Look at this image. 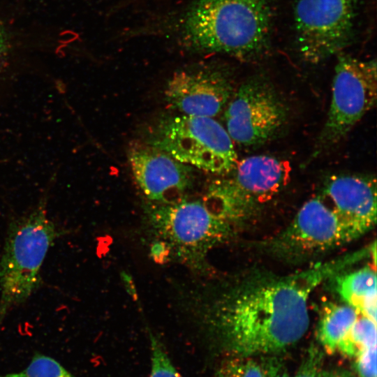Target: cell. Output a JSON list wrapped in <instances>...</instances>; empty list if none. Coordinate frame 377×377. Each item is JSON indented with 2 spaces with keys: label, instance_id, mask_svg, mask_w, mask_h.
I'll use <instances>...</instances> for the list:
<instances>
[{
  "label": "cell",
  "instance_id": "obj_1",
  "mask_svg": "<svg viewBox=\"0 0 377 377\" xmlns=\"http://www.w3.org/2000/svg\"><path fill=\"white\" fill-rule=\"evenodd\" d=\"M367 256L362 249L290 274L253 272L219 289L203 318L233 357L276 355L307 332L313 290Z\"/></svg>",
  "mask_w": 377,
  "mask_h": 377
},
{
  "label": "cell",
  "instance_id": "obj_2",
  "mask_svg": "<svg viewBox=\"0 0 377 377\" xmlns=\"http://www.w3.org/2000/svg\"><path fill=\"white\" fill-rule=\"evenodd\" d=\"M271 25L268 0H199L182 22V38L191 48L237 58L265 47Z\"/></svg>",
  "mask_w": 377,
  "mask_h": 377
},
{
  "label": "cell",
  "instance_id": "obj_3",
  "mask_svg": "<svg viewBox=\"0 0 377 377\" xmlns=\"http://www.w3.org/2000/svg\"><path fill=\"white\" fill-rule=\"evenodd\" d=\"M68 232L47 217L43 201L31 212L10 221L0 258V323L40 287L47 251Z\"/></svg>",
  "mask_w": 377,
  "mask_h": 377
},
{
  "label": "cell",
  "instance_id": "obj_4",
  "mask_svg": "<svg viewBox=\"0 0 377 377\" xmlns=\"http://www.w3.org/2000/svg\"><path fill=\"white\" fill-rule=\"evenodd\" d=\"M288 163L268 155L237 161L226 178L211 184L202 203L216 218L232 226L270 200L288 183Z\"/></svg>",
  "mask_w": 377,
  "mask_h": 377
},
{
  "label": "cell",
  "instance_id": "obj_5",
  "mask_svg": "<svg viewBox=\"0 0 377 377\" xmlns=\"http://www.w3.org/2000/svg\"><path fill=\"white\" fill-rule=\"evenodd\" d=\"M151 144L184 164L219 175L231 172L238 161L232 140L212 117L182 114L165 119Z\"/></svg>",
  "mask_w": 377,
  "mask_h": 377
},
{
  "label": "cell",
  "instance_id": "obj_6",
  "mask_svg": "<svg viewBox=\"0 0 377 377\" xmlns=\"http://www.w3.org/2000/svg\"><path fill=\"white\" fill-rule=\"evenodd\" d=\"M147 214L160 240L168 244L172 253L193 266L202 265L207 253L232 232V225L211 214L200 201L154 204Z\"/></svg>",
  "mask_w": 377,
  "mask_h": 377
},
{
  "label": "cell",
  "instance_id": "obj_7",
  "mask_svg": "<svg viewBox=\"0 0 377 377\" xmlns=\"http://www.w3.org/2000/svg\"><path fill=\"white\" fill-rule=\"evenodd\" d=\"M360 237L319 195L307 200L291 223L268 242L267 247L276 257L300 263Z\"/></svg>",
  "mask_w": 377,
  "mask_h": 377
},
{
  "label": "cell",
  "instance_id": "obj_8",
  "mask_svg": "<svg viewBox=\"0 0 377 377\" xmlns=\"http://www.w3.org/2000/svg\"><path fill=\"white\" fill-rule=\"evenodd\" d=\"M376 98V61L339 57L334 68L329 110L318 138V148H328L340 142L372 109Z\"/></svg>",
  "mask_w": 377,
  "mask_h": 377
},
{
  "label": "cell",
  "instance_id": "obj_9",
  "mask_svg": "<svg viewBox=\"0 0 377 377\" xmlns=\"http://www.w3.org/2000/svg\"><path fill=\"white\" fill-rule=\"evenodd\" d=\"M357 0H298L294 12L302 57L317 64L338 53L351 38Z\"/></svg>",
  "mask_w": 377,
  "mask_h": 377
},
{
  "label": "cell",
  "instance_id": "obj_10",
  "mask_svg": "<svg viewBox=\"0 0 377 377\" xmlns=\"http://www.w3.org/2000/svg\"><path fill=\"white\" fill-rule=\"evenodd\" d=\"M287 115L285 104L271 84L261 78H252L232 94L224 118L232 141L255 147L278 134Z\"/></svg>",
  "mask_w": 377,
  "mask_h": 377
},
{
  "label": "cell",
  "instance_id": "obj_11",
  "mask_svg": "<svg viewBox=\"0 0 377 377\" xmlns=\"http://www.w3.org/2000/svg\"><path fill=\"white\" fill-rule=\"evenodd\" d=\"M128 161L138 186L149 200L169 205L185 200L191 184L187 165L151 145L132 148Z\"/></svg>",
  "mask_w": 377,
  "mask_h": 377
},
{
  "label": "cell",
  "instance_id": "obj_12",
  "mask_svg": "<svg viewBox=\"0 0 377 377\" xmlns=\"http://www.w3.org/2000/svg\"><path fill=\"white\" fill-rule=\"evenodd\" d=\"M233 94L225 75L216 71H182L175 73L165 90L169 105L182 114L212 117L226 105Z\"/></svg>",
  "mask_w": 377,
  "mask_h": 377
},
{
  "label": "cell",
  "instance_id": "obj_13",
  "mask_svg": "<svg viewBox=\"0 0 377 377\" xmlns=\"http://www.w3.org/2000/svg\"><path fill=\"white\" fill-rule=\"evenodd\" d=\"M321 198L360 236L376 223V179L370 175L339 174L325 184Z\"/></svg>",
  "mask_w": 377,
  "mask_h": 377
},
{
  "label": "cell",
  "instance_id": "obj_14",
  "mask_svg": "<svg viewBox=\"0 0 377 377\" xmlns=\"http://www.w3.org/2000/svg\"><path fill=\"white\" fill-rule=\"evenodd\" d=\"M336 290L345 303L360 316L376 323L377 290L376 271L369 265L335 275Z\"/></svg>",
  "mask_w": 377,
  "mask_h": 377
},
{
  "label": "cell",
  "instance_id": "obj_15",
  "mask_svg": "<svg viewBox=\"0 0 377 377\" xmlns=\"http://www.w3.org/2000/svg\"><path fill=\"white\" fill-rule=\"evenodd\" d=\"M359 313L348 304L326 303L321 311L316 337L323 349L332 355L338 350Z\"/></svg>",
  "mask_w": 377,
  "mask_h": 377
},
{
  "label": "cell",
  "instance_id": "obj_16",
  "mask_svg": "<svg viewBox=\"0 0 377 377\" xmlns=\"http://www.w3.org/2000/svg\"><path fill=\"white\" fill-rule=\"evenodd\" d=\"M376 346V323L359 315L342 342L338 353L354 358L361 352Z\"/></svg>",
  "mask_w": 377,
  "mask_h": 377
},
{
  "label": "cell",
  "instance_id": "obj_17",
  "mask_svg": "<svg viewBox=\"0 0 377 377\" xmlns=\"http://www.w3.org/2000/svg\"><path fill=\"white\" fill-rule=\"evenodd\" d=\"M0 377H75L55 359L38 352L32 356L29 365L19 372Z\"/></svg>",
  "mask_w": 377,
  "mask_h": 377
},
{
  "label": "cell",
  "instance_id": "obj_18",
  "mask_svg": "<svg viewBox=\"0 0 377 377\" xmlns=\"http://www.w3.org/2000/svg\"><path fill=\"white\" fill-rule=\"evenodd\" d=\"M217 377H266L263 362L253 357H233L219 369Z\"/></svg>",
  "mask_w": 377,
  "mask_h": 377
},
{
  "label": "cell",
  "instance_id": "obj_19",
  "mask_svg": "<svg viewBox=\"0 0 377 377\" xmlns=\"http://www.w3.org/2000/svg\"><path fill=\"white\" fill-rule=\"evenodd\" d=\"M149 337L151 370L149 377H182L159 340L151 333L149 334Z\"/></svg>",
  "mask_w": 377,
  "mask_h": 377
},
{
  "label": "cell",
  "instance_id": "obj_20",
  "mask_svg": "<svg viewBox=\"0 0 377 377\" xmlns=\"http://www.w3.org/2000/svg\"><path fill=\"white\" fill-rule=\"evenodd\" d=\"M333 372L327 371L324 365L323 353L318 348L311 346L294 377H332Z\"/></svg>",
  "mask_w": 377,
  "mask_h": 377
},
{
  "label": "cell",
  "instance_id": "obj_21",
  "mask_svg": "<svg viewBox=\"0 0 377 377\" xmlns=\"http://www.w3.org/2000/svg\"><path fill=\"white\" fill-rule=\"evenodd\" d=\"M354 359L359 377H376V346L361 352Z\"/></svg>",
  "mask_w": 377,
  "mask_h": 377
},
{
  "label": "cell",
  "instance_id": "obj_22",
  "mask_svg": "<svg viewBox=\"0 0 377 377\" xmlns=\"http://www.w3.org/2000/svg\"><path fill=\"white\" fill-rule=\"evenodd\" d=\"M266 377H290L288 369L280 359L271 355L262 359Z\"/></svg>",
  "mask_w": 377,
  "mask_h": 377
},
{
  "label": "cell",
  "instance_id": "obj_23",
  "mask_svg": "<svg viewBox=\"0 0 377 377\" xmlns=\"http://www.w3.org/2000/svg\"><path fill=\"white\" fill-rule=\"evenodd\" d=\"M171 253L170 247L162 240L156 241L151 247V255L156 263H165L169 260Z\"/></svg>",
  "mask_w": 377,
  "mask_h": 377
},
{
  "label": "cell",
  "instance_id": "obj_24",
  "mask_svg": "<svg viewBox=\"0 0 377 377\" xmlns=\"http://www.w3.org/2000/svg\"><path fill=\"white\" fill-rule=\"evenodd\" d=\"M123 280L124 281V283L126 287V290L130 292V294L133 295V297H136V291L135 289V287L133 284H132V280L131 279V276L128 275L127 274H123Z\"/></svg>",
  "mask_w": 377,
  "mask_h": 377
},
{
  "label": "cell",
  "instance_id": "obj_25",
  "mask_svg": "<svg viewBox=\"0 0 377 377\" xmlns=\"http://www.w3.org/2000/svg\"><path fill=\"white\" fill-rule=\"evenodd\" d=\"M6 48V40L5 34L0 26V59L3 55Z\"/></svg>",
  "mask_w": 377,
  "mask_h": 377
},
{
  "label": "cell",
  "instance_id": "obj_26",
  "mask_svg": "<svg viewBox=\"0 0 377 377\" xmlns=\"http://www.w3.org/2000/svg\"><path fill=\"white\" fill-rule=\"evenodd\" d=\"M332 377H355V376L348 371L343 370L333 372Z\"/></svg>",
  "mask_w": 377,
  "mask_h": 377
}]
</instances>
